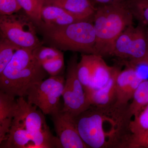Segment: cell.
I'll return each instance as SVG.
<instances>
[{
    "label": "cell",
    "mask_w": 148,
    "mask_h": 148,
    "mask_svg": "<svg viewBox=\"0 0 148 148\" xmlns=\"http://www.w3.org/2000/svg\"><path fill=\"white\" fill-rule=\"evenodd\" d=\"M127 109L90 106L74 116L80 136L88 148H127L132 134Z\"/></svg>",
    "instance_id": "obj_1"
},
{
    "label": "cell",
    "mask_w": 148,
    "mask_h": 148,
    "mask_svg": "<svg viewBox=\"0 0 148 148\" xmlns=\"http://www.w3.org/2000/svg\"><path fill=\"white\" fill-rule=\"evenodd\" d=\"M47 73L35 57L33 50L21 48L0 73V89L14 97H24L28 88L44 79Z\"/></svg>",
    "instance_id": "obj_2"
},
{
    "label": "cell",
    "mask_w": 148,
    "mask_h": 148,
    "mask_svg": "<svg viewBox=\"0 0 148 148\" xmlns=\"http://www.w3.org/2000/svg\"><path fill=\"white\" fill-rule=\"evenodd\" d=\"M93 22L95 54L111 56L116 40L125 28L133 24V16L123 3L96 8Z\"/></svg>",
    "instance_id": "obj_3"
},
{
    "label": "cell",
    "mask_w": 148,
    "mask_h": 148,
    "mask_svg": "<svg viewBox=\"0 0 148 148\" xmlns=\"http://www.w3.org/2000/svg\"><path fill=\"white\" fill-rule=\"evenodd\" d=\"M51 45L60 50L95 54L96 36L92 21H83L63 26H39Z\"/></svg>",
    "instance_id": "obj_4"
},
{
    "label": "cell",
    "mask_w": 148,
    "mask_h": 148,
    "mask_svg": "<svg viewBox=\"0 0 148 148\" xmlns=\"http://www.w3.org/2000/svg\"><path fill=\"white\" fill-rule=\"evenodd\" d=\"M35 23L27 14L15 13L0 16L1 37L22 48L34 50L42 45L37 36Z\"/></svg>",
    "instance_id": "obj_5"
},
{
    "label": "cell",
    "mask_w": 148,
    "mask_h": 148,
    "mask_svg": "<svg viewBox=\"0 0 148 148\" xmlns=\"http://www.w3.org/2000/svg\"><path fill=\"white\" fill-rule=\"evenodd\" d=\"M65 81L63 76L59 75L32 84L26 92L27 102L38 107L45 115H51L61 110L59 103Z\"/></svg>",
    "instance_id": "obj_6"
},
{
    "label": "cell",
    "mask_w": 148,
    "mask_h": 148,
    "mask_svg": "<svg viewBox=\"0 0 148 148\" xmlns=\"http://www.w3.org/2000/svg\"><path fill=\"white\" fill-rule=\"evenodd\" d=\"M148 53V26L130 25L116 40L111 56L127 62L138 61Z\"/></svg>",
    "instance_id": "obj_7"
},
{
    "label": "cell",
    "mask_w": 148,
    "mask_h": 148,
    "mask_svg": "<svg viewBox=\"0 0 148 148\" xmlns=\"http://www.w3.org/2000/svg\"><path fill=\"white\" fill-rule=\"evenodd\" d=\"M78 57L72 56L68 62L66 81L62 97L64 106L61 110L69 112L75 116L90 107L84 87L77 74Z\"/></svg>",
    "instance_id": "obj_8"
},
{
    "label": "cell",
    "mask_w": 148,
    "mask_h": 148,
    "mask_svg": "<svg viewBox=\"0 0 148 148\" xmlns=\"http://www.w3.org/2000/svg\"><path fill=\"white\" fill-rule=\"evenodd\" d=\"M63 148H88L80 136L74 116L60 110L51 115Z\"/></svg>",
    "instance_id": "obj_9"
},
{
    "label": "cell",
    "mask_w": 148,
    "mask_h": 148,
    "mask_svg": "<svg viewBox=\"0 0 148 148\" xmlns=\"http://www.w3.org/2000/svg\"><path fill=\"white\" fill-rule=\"evenodd\" d=\"M126 67L120 70L116 77V102L114 106L127 108L137 87L144 79L137 66L125 63Z\"/></svg>",
    "instance_id": "obj_10"
},
{
    "label": "cell",
    "mask_w": 148,
    "mask_h": 148,
    "mask_svg": "<svg viewBox=\"0 0 148 148\" xmlns=\"http://www.w3.org/2000/svg\"><path fill=\"white\" fill-rule=\"evenodd\" d=\"M18 108L15 117L24 125L32 137L40 131L49 128L47 124L44 114L37 110L36 106L25 101L24 97H18Z\"/></svg>",
    "instance_id": "obj_11"
},
{
    "label": "cell",
    "mask_w": 148,
    "mask_h": 148,
    "mask_svg": "<svg viewBox=\"0 0 148 148\" xmlns=\"http://www.w3.org/2000/svg\"><path fill=\"white\" fill-rule=\"evenodd\" d=\"M120 70L103 87L96 89H84L90 106L105 108L114 106L116 102V77Z\"/></svg>",
    "instance_id": "obj_12"
},
{
    "label": "cell",
    "mask_w": 148,
    "mask_h": 148,
    "mask_svg": "<svg viewBox=\"0 0 148 148\" xmlns=\"http://www.w3.org/2000/svg\"><path fill=\"white\" fill-rule=\"evenodd\" d=\"M90 56L91 80L90 86L86 88L98 89L107 84L119 68L108 66L98 54H90Z\"/></svg>",
    "instance_id": "obj_13"
},
{
    "label": "cell",
    "mask_w": 148,
    "mask_h": 148,
    "mask_svg": "<svg viewBox=\"0 0 148 148\" xmlns=\"http://www.w3.org/2000/svg\"><path fill=\"white\" fill-rule=\"evenodd\" d=\"M41 17L42 24L50 26H65L79 21H89L62 8L53 5L43 6Z\"/></svg>",
    "instance_id": "obj_14"
},
{
    "label": "cell",
    "mask_w": 148,
    "mask_h": 148,
    "mask_svg": "<svg viewBox=\"0 0 148 148\" xmlns=\"http://www.w3.org/2000/svg\"><path fill=\"white\" fill-rule=\"evenodd\" d=\"M17 108L15 97L0 90V144L6 140Z\"/></svg>",
    "instance_id": "obj_15"
},
{
    "label": "cell",
    "mask_w": 148,
    "mask_h": 148,
    "mask_svg": "<svg viewBox=\"0 0 148 148\" xmlns=\"http://www.w3.org/2000/svg\"><path fill=\"white\" fill-rule=\"evenodd\" d=\"M43 5L59 7L91 21L97 8L90 0H44Z\"/></svg>",
    "instance_id": "obj_16"
},
{
    "label": "cell",
    "mask_w": 148,
    "mask_h": 148,
    "mask_svg": "<svg viewBox=\"0 0 148 148\" xmlns=\"http://www.w3.org/2000/svg\"><path fill=\"white\" fill-rule=\"evenodd\" d=\"M32 141V136L24 125L14 117L6 140L1 144V148H27Z\"/></svg>",
    "instance_id": "obj_17"
},
{
    "label": "cell",
    "mask_w": 148,
    "mask_h": 148,
    "mask_svg": "<svg viewBox=\"0 0 148 148\" xmlns=\"http://www.w3.org/2000/svg\"><path fill=\"white\" fill-rule=\"evenodd\" d=\"M127 109L128 116L131 120L137 116L148 104V79H144L135 90Z\"/></svg>",
    "instance_id": "obj_18"
},
{
    "label": "cell",
    "mask_w": 148,
    "mask_h": 148,
    "mask_svg": "<svg viewBox=\"0 0 148 148\" xmlns=\"http://www.w3.org/2000/svg\"><path fill=\"white\" fill-rule=\"evenodd\" d=\"M123 3L134 18L139 23L148 26V0H123Z\"/></svg>",
    "instance_id": "obj_19"
},
{
    "label": "cell",
    "mask_w": 148,
    "mask_h": 148,
    "mask_svg": "<svg viewBox=\"0 0 148 148\" xmlns=\"http://www.w3.org/2000/svg\"><path fill=\"white\" fill-rule=\"evenodd\" d=\"M25 13L38 27L42 23L41 11L43 0H17Z\"/></svg>",
    "instance_id": "obj_20"
},
{
    "label": "cell",
    "mask_w": 148,
    "mask_h": 148,
    "mask_svg": "<svg viewBox=\"0 0 148 148\" xmlns=\"http://www.w3.org/2000/svg\"><path fill=\"white\" fill-rule=\"evenodd\" d=\"M20 48L8 40L1 37L0 41V73L11 61L16 51Z\"/></svg>",
    "instance_id": "obj_21"
},
{
    "label": "cell",
    "mask_w": 148,
    "mask_h": 148,
    "mask_svg": "<svg viewBox=\"0 0 148 148\" xmlns=\"http://www.w3.org/2000/svg\"><path fill=\"white\" fill-rule=\"evenodd\" d=\"M33 53L41 65L64 55L60 49L55 47L43 46L42 45L34 49Z\"/></svg>",
    "instance_id": "obj_22"
},
{
    "label": "cell",
    "mask_w": 148,
    "mask_h": 148,
    "mask_svg": "<svg viewBox=\"0 0 148 148\" xmlns=\"http://www.w3.org/2000/svg\"><path fill=\"white\" fill-rule=\"evenodd\" d=\"M130 129L132 133H138L148 129V104L131 121Z\"/></svg>",
    "instance_id": "obj_23"
},
{
    "label": "cell",
    "mask_w": 148,
    "mask_h": 148,
    "mask_svg": "<svg viewBox=\"0 0 148 148\" xmlns=\"http://www.w3.org/2000/svg\"><path fill=\"white\" fill-rule=\"evenodd\" d=\"M127 148H148V129L137 133H132Z\"/></svg>",
    "instance_id": "obj_24"
},
{
    "label": "cell",
    "mask_w": 148,
    "mask_h": 148,
    "mask_svg": "<svg viewBox=\"0 0 148 148\" xmlns=\"http://www.w3.org/2000/svg\"><path fill=\"white\" fill-rule=\"evenodd\" d=\"M41 66L51 76L59 75L64 69V55L49 62L43 63Z\"/></svg>",
    "instance_id": "obj_25"
},
{
    "label": "cell",
    "mask_w": 148,
    "mask_h": 148,
    "mask_svg": "<svg viewBox=\"0 0 148 148\" xmlns=\"http://www.w3.org/2000/svg\"><path fill=\"white\" fill-rule=\"evenodd\" d=\"M21 9L17 0H0L1 15H11Z\"/></svg>",
    "instance_id": "obj_26"
},
{
    "label": "cell",
    "mask_w": 148,
    "mask_h": 148,
    "mask_svg": "<svg viewBox=\"0 0 148 148\" xmlns=\"http://www.w3.org/2000/svg\"><path fill=\"white\" fill-rule=\"evenodd\" d=\"M92 3L97 8L102 6L123 3V0H90Z\"/></svg>",
    "instance_id": "obj_27"
},
{
    "label": "cell",
    "mask_w": 148,
    "mask_h": 148,
    "mask_svg": "<svg viewBox=\"0 0 148 148\" xmlns=\"http://www.w3.org/2000/svg\"><path fill=\"white\" fill-rule=\"evenodd\" d=\"M127 64H130L132 66H137L140 65H143L148 67V53L144 58L138 60V61H133V62H127Z\"/></svg>",
    "instance_id": "obj_28"
},
{
    "label": "cell",
    "mask_w": 148,
    "mask_h": 148,
    "mask_svg": "<svg viewBox=\"0 0 148 148\" xmlns=\"http://www.w3.org/2000/svg\"></svg>",
    "instance_id": "obj_29"
},
{
    "label": "cell",
    "mask_w": 148,
    "mask_h": 148,
    "mask_svg": "<svg viewBox=\"0 0 148 148\" xmlns=\"http://www.w3.org/2000/svg\"><path fill=\"white\" fill-rule=\"evenodd\" d=\"M43 1H44V0H43Z\"/></svg>",
    "instance_id": "obj_30"
}]
</instances>
